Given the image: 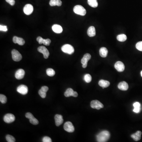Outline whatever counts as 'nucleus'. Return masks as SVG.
<instances>
[{
    "label": "nucleus",
    "instance_id": "obj_3",
    "mask_svg": "<svg viewBox=\"0 0 142 142\" xmlns=\"http://www.w3.org/2000/svg\"><path fill=\"white\" fill-rule=\"evenodd\" d=\"M62 51L64 53L69 54H72L74 52V49L72 45L65 44L63 45L61 47Z\"/></svg>",
    "mask_w": 142,
    "mask_h": 142
},
{
    "label": "nucleus",
    "instance_id": "obj_11",
    "mask_svg": "<svg viewBox=\"0 0 142 142\" xmlns=\"http://www.w3.org/2000/svg\"><path fill=\"white\" fill-rule=\"evenodd\" d=\"M34 8L32 5L27 4L23 8V12L24 14L27 15H30L33 12Z\"/></svg>",
    "mask_w": 142,
    "mask_h": 142
},
{
    "label": "nucleus",
    "instance_id": "obj_1",
    "mask_svg": "<svg viewBox=\"0 0 142 142\" xmlns=\"http://www.w3.org/2000/svg\"><path fill=\"white\" fill-rule=\"evenodd\" d=\"M110 134L108 131L104 130L100 132L96 136V139L98 142H107L109 139Z\"/></svg>",
    "mask_w": 142,
    "mask_h": 142
},
{
    "label": "nucleus",
    "instance_id": "obj_29",
    "mask_svg": "<svg viewBox=\"0 0 142 142\" xmlns=\"http://www.w3.org/2000/svg\"><path fill=\"white\" fill-rule=\"evenodd\" d=\"M6 138L7 141L8 142H15V138L11 135H8L6 136Z\"/></svg>",
    "mask_w": 142,
    "mask_h": 142
},
{
    "label": "nucleus",
    "instance_id": "obj_28",
    "mask_svg": "<svg viewBox=\"0 0 142 142\" xmlns=\"http://www.w3.org/2000/svg\"><path fill=\"white\" fill-rule=\"evenodd\" d=\"M84 81L86 82L89 83L91 81L92 78L91 75L89 74H86L84 75Z\"/></svg>",
    "mask_w": 142,
    "mask_h": 142
},
{
    "label": "nucleus",
    "instance_id": "obj_5",
    "mask_svg": "<svg viewBox=\"0 0 142 142\" xmlns=\"http://www.w3.org/2000/svg\"><path fill=\"white\" fill-rule=\"evenodd\" d=\"M91 106L93 109L98 110L104 107L103 104L97 100L92 101L91 103Z\"/></svg>",
    "mask_w": 142,
    "mask_h": 142
},
{
    "label": "nucleus",
    "instance_id": "obj_35",
    "mask_svg": "<svg viewBox=\"0 0 142 142\" xmlns=\"http://www.w3.org/2000/svg\"><path fill=\"white\" fill-rule=\"evenodd\" d=\"M42 141L43 142H51L52 140L49 137L45 136L42 138Z\"/></svg>",
    "mask_w": 142,
    "mask_h": 142
},
{
    "label": "nucleus",
    "instance_id": "obj_14",
    "mask_svg": "<svg viewBox=\"0 0 142 142\" xmlns=\"http://www.w3.org/2000/svg\"><path fill=\"white\" fill-rule=\"evenodd\" d=\"M24 75H25V72L23 69H19L15 73V77L17 79H21L23 78Z\"/></svg>",
    "mask_w": 142,
    "mask_h": 142
},
{
    "label": "nucleus",
    "instance_id": "obj_7",
    "mask_svg": "<svg viewBox=\"0 0 142 142\" xmlns=\"http://www.w3.org/2000/svg\"><path fill=\"white\" fill-rule=\"evenodd\" d=\"M91 56L90 54H85L84 55L83 58L81 60V63L82 64V68H85L87 67L88 62L91 59Z\"/></svg>",
    "mask_w": 142,
    "mask_h": 142
},
{
    "label": "nucleus",
    "instance_id": "obj_27",
    "mask_svg": "<svg viewBox=\"0 0 142 142\" xmlns=\"http://www.w3.org/2000/svg\"><path fill=\"white\" fill-rule=\"evenodd\" d=\"M47 74L50 77H52L54 76L55 74V72L53 69L52 68H48L46 70Z\"/></svg>",
    "mask_w": 142,
    "mask_h": 142
},
{
    "label": "nucleus",
    "instance_id": "obj_21",
    "mask_svg": "<svg viewBox=\"0 0 142 142\" xmlns=\"http://www.w3.org/2000/svg\"><path fill=\"white\" fill-rule=\"evenodd\" d=\"M96 29L93 26H91L88 29L87 31V34L88 36L91 37H94L96 35Z\"/></svg>",
    "mask_w": 142,
    "mask_h": 142
},
{
    "label": "nucleus",
    "instance_id": "obj_6",
    "mask_svg": "<svg viewBox=\"0 0 142 142\" xmlns=\"http://www.w3.org/2000/svg\"><path fill=\"white\" fill-rule=\"evenodd\" d=\"M64 129L66 131L69 133H72L75 130V128L72 123L70 122H67L64 124Z\"/></svg>",
    "mask_w": 142,
    "mask_h": 142
},
{
    "label": "nucleus",
    "instance_id": "obj_39",
    "mask_svg": "<svg viewBox=\"0 0 142 142\" xmlns=\"http://www.w3.org/2000/svg\"><path fill=\"white\" fill-rule=\"evenodd\" d=\"M7 3H8L11 6H14L15 4V1L14 0H6Z\"/></svg>",
    "mask_w": 142,
    "mask_h": 142
},
{
    "label": "nucleus",
    "instance_id": "obj_31",
    "mask_svg": "<svg viewBox=\"0 0 142 142\" xmlns=\"http://www.w3.org/2000/svg\"><path fill=\"white\" fill-rule=\"evenodd\" d=\"M7 101V97L5 95H3V94H0V101L2 103L5 104L6 103Z\"/></svg>",
    "mask_w": 142,
    "mask_h": 142
},
{
    "label": "nucleus",
    "instance_id": "obj_24",
    "mask_svg": "<svg viewBox=\"0 0 142 142\" xmlns=\"http://www.w3.org/2000/svg\"><path fill=\"white\" fill-rule=\"evenodd\" d=\"M74 91L71 88L67 89L65 92H64V95L66 97H69L70 96H73Z\"/></svg>",
    "mask_w": 142,
    "mask_h": 142
},
{
    "label": "nucleus",
    "instance_id": "obj_4",
    "mask_svg": "<svg viewBox=\"0 0 142 142\" xmlns=\"http://www.w3.org/2000/svg\"><path fill=\"white\" fill-rule=\"evenodd\" d=\"M12 58L14 61L19 62L22 59V56L20 52L16 49H13L12 51Z\"/></svg>",
    "mask_w": 142,
    "mask_h": 142
},
{
    "label": "nucleus",
    "instance_id": "obj_25",
    "mask_svg": "<svg viewBox=\"0 0 142 142\" xmlns=\"http://www.w3.org/2000/svg\"><path fill=\"white\" fill-rule=\"evenodd\" d=\"M88 3L92 7L96 8L98 6L97 0H88Z\"/></svg>",
    "mask_w": 142,
    "mask_h": 142
},
{
    "label": "nucleus",
    "instance_id": "obj_22",
    "mask_svg": "<svg viewBox=\"0 0 142 142\" xmlns=\"http://www.w3.org/2000/svg\"><path fill=\"white\" fill-rule=\"evenodd\" d=\"M100 55L101 57L103 58H105L107 56L108 51L107 49L105 47H102L100 48L99 51Z\"/></svg>",
    "mask_w": 142,
    "mask_h": 142
},
{
    "label": "nucleus",
    "instance_id": "obj_2",
    "mask_svg": "<svg viewBox=\"0 0 142 142\" xmlns=\"http://www.w3.org/2000/svg\"><path fill=\"white\" fill-rule=\"evenodd\" d=\"M73 12L75 14L82 16H84L87 13L85 8L82 6L79 5L75 6L73 8Z\"/></svg>",
    "mask_w": 142,
    "mask_h": 142
},
{
    "label": "nucleus",
    "instance_id": "obj_16",
    "mask_svg": "<svg viewBox=\"0 0 142 142\" xmlns=\"http://www.w3.org/2000/svg\"><path fill=\"white\" fill-rule=\"evenodd\" d=\"M118 88L121 91H126L128 90L129 88L128 84L125 81H122L120 82L118 84Z\"/></svg>",
    "mask_w": 142,
    "mask_h": 142
},
{
    "label": "nucleus",
    "instance_id": "obj_42",
    "mask_svg": "<svg viewBox=\"0 0 142 142\" xmlns=\"http://www.w3.org/2000/svg\"><path fill=\"white\" fill-rule=\"evenodd\" d=\"M140 74H141V76H142V71L141 72V73H140Z\"/></svg>",
    "mask_w": 142,
    "mask_h": 142
},
{
    "label": "nucleus",
    "instance_id": "obj_26",
    "mask_svg": "<svg viewBox=\"0 0 142 142\" xmlns=\"http://www.w3.org/2000/svg\"><path fill=\"white\" fill-rule=\"evenodd\" d=\"M117 40L120 42H125L127 40V36L124 34H121L117 36Z\"/></svg>",
    "mask_w": 142,
    "mask_h": 142
},
{
    "label": "nucleus",
    "instance_id": "obj_23",
    "mask_svg": "<svg viewBox=\"0 0 142 142\" xmlns=\"http://www.w3.org/2000/svg\"><path fill=\"white\" fill-rule=\"evenodd\" d=\"M62 2L61 0H50L49 5L51 7L57 6L60 7L62 5Z\"/></svg>",
    "mask_w": 142,
    "mask_h": 142
},
{
    "label": "nucleus",
    "instance_id": "obj_12",
    "mask_svg": "<svg viewBox=\"0 0 142 142\" xmlns=\"http://www.w3.org/2000/svg\"><path fill=\"white\" fill-rule=\"evenodd\" d=\"M115 68L118 72H121L125 70V66L122 62L117 61L115 64Z\"/></svg>",
    "mask_w": 142,
    "mask_h": 142
},
{
    "label": "nucleus",
    "instance_id": "obj_20",
    "mask_svg": "<svg viewBox=\"0 0 142 142\" xmlns=\"http://www.w3.org/2000/svg\"><path fill=\"white\" fill-rule=\"evenodd\" d=\"M98 84L99 85H100L101 87L104 89L109 87L110 84V82L109 81L101 79L99 81Z\"/></svg>",
    "mask_w": 142,
    "mask_h": 142
},
{
    "label": "nucleus",
    "instance_id": "obj_9",
    "mask_svg": "<svg viewBox=\"0 0 142 142\" xmlns=\"http://www.w3.org/2000/svg\"><path fill=\"white\" fill-rule=\"evenodd\" d=\"M15 117L13 114L8 113L5 115L4 117V121L7 123H11L14 121Z\"/></svg>",
    "mask_w": 142,
    "mask_h": 142
},
{
    "label": "nucleus",
    "instance_id": "obj_13",
    "mask_svg": "<svg viewBox=\"0 0 142 142\" xmlns=\"http://www.w3.org/2000/svg\"><path fill=\"white\" fill-rule=\"evenodd\" d=\"M55 124L56 126H59L63 124L64 122L63 116L60 115H56L54 116Z\"/></svg>",
    "mask_w": 142,
    "mask_h": 142
},
{
    "label": "nucleus",
    "instance_id": "obj_41",
    "mask_svg": "<svg viewBox=\"0 0 142 142\" xmlns=\"http://www.w3.org/2000/svg\"><path fill=\"white\" fill-rule=\"evenodd\" d=\"M78 93L77 92H76L74 91L73 92V96L74 97H77L78 96Z\"/></svg>",
    "mask_w": 142,
    "mask_h": 142
},
{
    "label": "nucleus",
    "instance_id": "obj_40",
    "mask_svg": "<svg viewBox=\"0 0 142 142\" xmlns=\"http://www.w3.org/2000/svg\"><path fill=\"white\" fill-rule=\"evenodd\" d=\"M41 89L43 91H44L45 92H47L49 90V88H48L47 86H43V87H42Z\"/></svg>",
    "mask_w": 142,
    "mask_h": 142
},
{
    "label": "nucleus",
    "instance_id": "obj_33",
    "mask_svg": "<svg viewBox=\"0 0 142 142\" xmlns=\"http://www.w3.org/2000/svg\"><path fill=\"white\" fill-rule=\"evenodd\" d=\"M136 47L138 50L142 51V41L137 43L136 44Z\"/></svg>",
    "mask_w": 142,
    "mask_h": 142
},
{
    "label": "nucleus",
    "instance_id": "obj_15",
    "mask_svg": "<svg viewBox=\"0 0 142 142\" xmlns=\"http://www.w3.org/2000/svg\"><path fill=\"white\" fill-rule=\"evenodd\" d=\"M13 41L14 44H17L20 45H24L25 44V41L23 39L18 37L17 36H14L13 38Z\"/></svg>",
    "mask_w": 142,
    "mask_h": 142
},
{
    "label": "nucleus",
    "instance_id": "obj_10",
    "mask_svg": "<svg viewBox=\"0 0 142 142\" xmlns=\"http://www.w3.org/2000/svg\"><path fill=\"white\" fill-rule=\"evenodd\" d=\"M17 92L22 95H25L28 92V88L26 85L22 84L17 87Z\"/></svg>",
    "mask_w": 142,
    "mask_h": 142
},
{
    "label": "nucleus",
    "instance_id": "obj_38",
    "mask_svg": "<svg viewBox=\"0 0 142 142\" xmlns=\"http://www.w3.org/2000/svg\"><path fill=\"white\" fill-rule=\"evenodd\" d=\"M25 117L27 119H31V118L33 117H34V116L32 113H30V112H27V113L26 114Z\"/></svg>",
    "mask_w": 142,
    "mask_h": 142
},
{
    "label": "nucleus",
    "instance_id": "obj_36",
    "mask_svg": "<svg viewBox=\"0 0 142 142\" xmlns=\"http://www.w3.org/2000/svg\"><path fill=\"white\" fill-rule=\"evenodd\" d=\"M0 31H4V32H7L8 31L7 27V26L0 25Z\"/></svg>",
    "mask_w": 142,
    "mask_h": 142
},
{
    "label": "nucleus",
    "instance_id": "obj_19",
    "mask_svg": "<svg viewBox=\"0 0 142 142\" xmlns=\"http://www.w3.org/2000/svg\"><path fill=\"white\" fill-rule=\"evenodd\" d=\"M133 106L134 107L133 111L135 113H139L141 110V105L140 103L138 102H136L133 103Z\"/></svg>",
    "mask_w": 142,
    "mask_h": 142
},
{
    "label": "nucleus",
    "instance_id": "obj_8",
    "mask_svg": "<svg viewBox=\"0 0 142 142\" xmlns=\"http://www.w3.org/2000/svg\"><path fill=\"white\" fill-rule=\"evenodd\" d=\"M38 51L43 54L44 58L45 59H48L49 56V52L48 49L45 47L43 46H40L38 48Z\"/></svg>",
    "mask_w": 142,
    "mask_h": 142
},
{
    "label": "nucleus",
    "instance_id": "obj_34",
    "mask_svg": "<svg viewBox=\"0 0 142 142\" xmlns=\"http://www.w3.org/2000/svg\"><path fill=\"white\" fill-rule=\"evenodd\" d=\"M51 43V40L50 39H44L43 40V44H44V45H50V44Z\"/></svg>",
    "mask_w": 142,
    "mask_h": 142
},
{
    "label": "nucleus",
    "instance_id": "obj_18",
    "mask_svg": "<svg viewBox=\"0 0 142 142\" xmlns=\"http://www.w3.org/2000/svg\"><path fill=\"white\" fill-rule=\"evenodd\" d=\"M142 132L140 131H138L135 133L131 135V137L136 141L139 140L141 139Z\"/></svg>",
    "mask_w": 142,
    "mask_h": 142
},
{
    "label": "nucleus",
    "instance_id": "obj_37",
    "mask_svg": "<svg viewBox=\"0 0 142 142\" xmlns=\"http://www.w3.org/2000/svg\"><path fill=\"white\" fill-rule=\"evenodd\" d=\"M36 40L38 42L39 44H43L44 39L40 37V36H38V37L37 38H36Z\"/></svg>",
    "mask_w": 142,
    "mask_h": 142
},
{
    "label": "nucleus",
    "instance_id": "obj_30",
    "mask_svg": "<svg viewBox=\"0 0 142 142\" xmlns=\"http://www.w3.org/2000/svg\"><path fill=\"white\" fill-rule=\"evenodd\" d=\"M29 122L31 124L34 125H38L39 123L38 120L37 119H36L34 117H33L29 119Z\"/></svg>",
    "mask_w": 142,
    "mask_h": 142
},
{
    "label": "nucleus",
    "instance_id": "obj_32",
    "mask_svg": "<svg viewBox=\"0 0 142 142\" xmlns=\"http://www.w3.org/2000/svg\"><path fill=\"white\" fill-rule=\"evenodd\" d=\"M38 94L40 95V96H41L43 98H45L46 96V92L43 91L42 90L40 89L38 92Z\"/></svg>",
    "mask_w": 142,
    "mask_h": 142
},
{
    "label": "nucleus",
    "instance_id": "obj_17",
    "mask_svg": "<svg viewBox=\"0 0 142 142\" xmlns=\"http://www.w3.org/2000/svg\"><path fill=\"white\" fill-rule=\"evenodd\" d=\"M52 31L56 33L60 34L63 32V28L59 24H54L52 26Z\"/></svg>",
    "mask_w": 142,
    "mask_h": 142
}]
</instances>
